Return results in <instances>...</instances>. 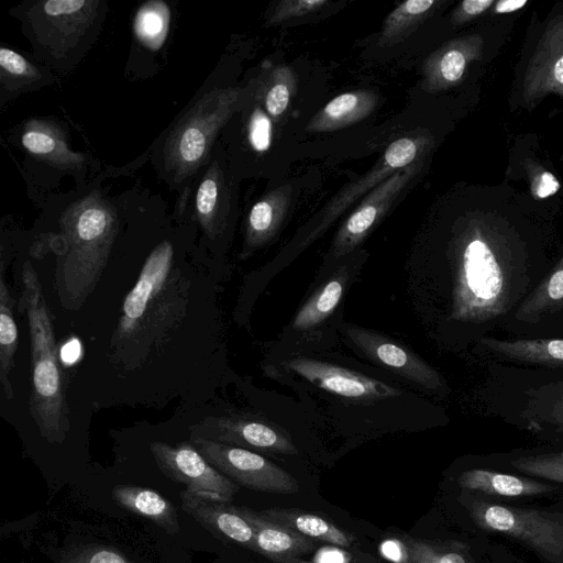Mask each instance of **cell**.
<instances>
[{
    "label": "cell",
    "mask_w": 563,
    "mask_h": 563,
    "mask_svg": "<svg viewBox=\"0 0 563 563\" xmlns=\"http://www.w3.org/2000/svg\"><path fill=\"white\" fill-rule=\"evenodd\" d=\"M527 4L526 0H503L495 4L496 13H510L520 10Z\"/></svg>",
    "instance_id": "ee69618b"
},
{
    "label": "cell",
    "mask_w": 563,
    "mask_h": 563,
    "mask_svg": "<svg viewBox=\"0 0 563 563\" xmlns=\"http://www.w3.org/2000/svg\"><path fill=\"white\" fill-rule=\"evenodd\" d=\"M482 45L478 35L463 36L442 45L423 63L421 88L437 92L455 86L463 78L467 65L479 57Z\"/></svg>",
    "instance_id": "e0dca14e"
},
{
    "label": "cell",
    "mask_w": 563,
    "mask_h": 563,
    "mask_svg": "<svg viewBox=\"0 0 563 563\" xmlns=\"http://www.w3.org/2000/svg\"><path fill=\"white\" fill-rule=\"evenodd\" d=\"M409 563H475L461 545L406 537Z\"/></svg>",
    "instance_id": "d6a6232c"
},
{
    "label": "cell",
    "mask_w": 563,
    "mask_h": 563,
    "mask_svg": "<svg viewBox=\"0 0 563 563\" xmlns=\"http://www.w3.org/2000/svg\"><path fill=\"white\" fill-rule=\"evenodd\" d=\"M80 353L79 343L76 340L69 341L60 351V355L64 362L73 363L75 362Z\"/></svg>",
    "instance_id": "f6af8a7d"
},
{
    "label": "cell",
    "mask_w": 563,
    "mask_h": 563,
    "mask_svg": "<svg viewBox=\"0 0 563 563\" xmlns=\"http://www.w3.org/2000/svg\"><path fill=\"white\" fill-rule=\"evenodd\" d=\"M24 148L45 163L62 169H79L85 156L71 151L64 131L55 122L31 119L21 135Z\"/></svg>",
    "instance_id": "d6986e66"
},
{
    "label": "cell",
    "mask_w": 563,
    "mask_h": 563,
    "mask_svg": "<svg viewBox=\"0 0 563 563\" xmlns=\"http://www.w3.org/2000/svg\"><path fill=\"white\" fill-rule=\"evenodd\" d=\"M421 167L422 161H416L394 173L365 196L334 235L330 249L333 260L353 251L367 236Z\"/></svg>",
    "instance_id": "8fae6325"
},
{
    "label": "cell",
    "mask_w": 563,
    "mask_h": 563,
    "mask_svg": "<svg viewBox=\"0 0 563 563\" xmlns=\"http://www.w3.org/2000/svg\"><path fill=\"white\" fill-rule=\"evenodd\" d=\"M273 126L271 117L261 108H255L249 121V141L258 153L266 152L272 143Z\"/></svg>",
    "instance_id": "74e56055"
},
{
    "label": "cell",
    "mask_w": 563,
    "mask_h": 563,
    "mask_svg": "<svg viewBox=\"0 0 563 563\" xmlns=\"http://www.w3.org/2000/svg\"><path fill=\"white\" fill-rule=\"evenodd\" d=\"M525 98L536 101L555 92L563 97V21H553L531 59L525 78Z\"/></svg>",
    "instance_id": "2e32d148"
},
{
    "label": "cell",
    "mask_w": 563,
    "mask_h": 563,
    "mask_svg": "<svg viewBox=\"0 0 563 563\" xmlns=\"http://www.w3.org/2000/svg\"><path fill=\"white\" fill-rule=\"evenodd\" d=\"M350 341L375 363L431 391L446 390L443 377L420 356L377 332L349 325Z\"/></svg>",
    "instance_id": "4fadbf2b"
},
{
    "label": "cell",
    "mask_w": 563,
    "mask_h": 563,
    "mask_svg": "<svg viewBox=\"0 0 563 563\" xmlns=\"http://www.w3.org/2000/svg\"><path fill=\"white\" fill-rule=\"evenodd\" d=\"M457 482L465 489L505 497L534 496L552 490L541 482L483 468L463 472Z\"/></svg>",
    "instance_id": "cb8c5ba5"
},
{
    "label": "cell",
    "mask_w": 563,
    "mask_h": 563,
    "mask_svg": "<svg viewBox=\"0 0 563 563\" xmlns=\"http://www.w3.org/2000/svg\"><path fill=\"white\" fill-rule=\"evenodd\" d=\"M22 280L32 355L31 413L43 438L51 443H62L69 431L63 372L52 317L37 274L29 261L23 265Z\"/></svg>",
    "instance_id": "3957f363"
},
{
    "label": "cell",
    "mask_w": 563,
    "mask_h": 563,
    "mask_svg": "<svg viewBox=\"0 0 563 563\" xmlns=\"http://www.w3.org/2000/svg\"><path fill=\"white\" fill-rule=\"evenodd\" d=\"M377 96L371 90H354L330 100L308 122L306 130L313 133L332 132L367 118L376 108Z\"/></svg>",
    "instance_id": "7402d4cb"
},
{
    "label": "cell",
    "mask_w": 563,
    "mask_h": 563,
    "mask_svg": "<svg viewBox=\"0 0 563 563\" xmlns=\"http://www.w3.org/2000/svg\"><path fill=\"white\" fill-rule=\"evenodd\" d=\"M429 144L430 139L423 135L406 136L390 143L365 175L344 187L322 208L298 246L303 249L322 235L356 199L372 191L397 170L418 161Z\"/></svg>",
    "instance_id": "52a82bcc"
},
{
    "label": "cell",
    "mask_w": 563,
    "mask_h": 563,
    "mask_svg": "<svg viewBox=\"0 0 563 563\" xmlns=\"http://www.w3.org/2000/svg\"><path fill=\"white\" fill-rule=\"evenodd\" d=\"M67 252L57 268V285L68 307H78L95 288L118 230L114 207L92 191L60 217Z\"/></svg>",
    "instance_id": "6da1fadb"
},
{
    "label": "cell",
    "mask_w": 563,
    "mask_h": 563,
    "mask_svg": "<svg viewBox=\"0 0 563 563\" xmlns=\"http://www.w3.org/2000/svg\"><path fill=\"white\" fill-rule=\"evenodd\" d=\"M173 257L169 241L161 242L147 256L134 287L124 298L114 334L118 342L132 341L150 331L151 319L157 317L154 311H161L163 307L158 305L167 301Z\"/></svg>",
    "instance_id": "8992f818"
},
{
    "label": "cell",
    "mask_w": 563,
    "mask_h": 563,
    "mask_svg": "<svg viewBox=\"0 0 563 563\" xmlns=\"http://www.w3.org/2000/svg\"><path fill=\"white\" fill-rule=\"evenodd\" d=\"M380 553L394 563H409L408 550L401 540L387 539L380 543Z\"/></svg>",
    "instance_id": "b9f144b4"
},
{
    "label": "cell",
    "mask_w": 563,
    "mask_h": 563,
    "mask_svg": "<svg viewBox=\"0 0 563 563\" xmlns=\"http://www.w3.org/2000/svg\"><path fill=\"white\" fill-rule=\"evenodd\" d=\"M169 20V8L164 1H148L140 7L135 14V36L147 48L157 51L167 37Z\"/></svg>",
    "instance_id": "4dcf8cb0"
},
{
    "label": "cell",
    "mask_w": 563,
    "mask_h": 563,
    "mask_svg": "<svg viewBox=\"0 0 563 563\" xmlns=\"http://www.w3.org/2000/svg\"><path fill=\"white\" fill-rule=\"evenodd\" d=\"M511 465L525 474L563 483V452L520 456Z\"/></svg>",
    "instance_id": "e575fe53"
},
{
    "label": "cell",
    "mask_w": 563,
    "mask_h": 563,
    "mask_svg": "<svg viewBox=\"0 0 563 563\" xmlns=\"http://www.w3.org/2000/svg\"><path fill=\"white\" fill-rule=\"evenodd\" d=\"M60 563H131L118 549L103 544H86L70 549Z\"/></svg>",
    "instance_id": "d590c367"
},
{
    "label": "cell",
    "mask_w": 563,
    "mask_h": 563,
    "mask_svg": "<svg viewBox=\"0 0 563 563\" xmlns=\"http://www.w3.org/2000/svg\"><path fill=\"white\" fill-rule=\"evenodd\" d=\"M220 179V170L217 163H214L205 174L196 195V211L198 220L203 230L211 238L217 233Z\"/></svg>",
    "instance_id": "836d02e7"
},
{
    "label": "cell",
    "mask_w": 563,
    "mask_h": 563,
    "mask_svg": "<svg viewBox=\"0 0 563 563\" xmlns=\"http://www.w3.org/2000/svg\"><path fill=\"white\" fill-rule=\"evenodd\" d=\"M291 186L283 185L269 191L250 210L246 220L244 254L265 245L274 238L288 211Z\"/></svg>",
    "instance_id": "ffe728a7"
},
{
    "label": "cell",
    "mask_w": 563,
    "mask_h": 563,
    "mask_svg": "<svg viewBox=\"0 0 563 563\" xmlns=\"http://www.w3.org/2000/svg\"><path fill=\"white\" fill-rule=\"evenodd\" d=\"M313 563H347V554L333 547H325L316 554Z\"/></svg>",
    "instance_id": "7bdbcfd3"
},
{
    "label": "cell",
    "mask_w": 563,
    "mask_h": 563,
    "mask_svg": "<svg viewBox=\"0 0 563 563\" xmlns=\"http://www.w3.org/2000/svg\"><path fill=\"white\" fill-rule=\"evenodd\" d=\"M235 509L254 531L256 552L276 560H289L313 548V539L269 520L260 511L245 506H235Z\"/></svg>",
    "instance_id": "ac0fdd59"
},
{
    "label": "cell",
    "mask_w": 563,
    "mask_h": 563,
    "mask_svg": "<svg viewBox=\"0 0 563 563\" xmlns=\"http://www.w3.org/2000/svg\"><path fill=\"white\" fill-rule=\"evenodd\" d=\"M345 288V278L335 276L328 280L305 305L292 319V329L307 331L321 324L338 307Z\"/></svg>",
    "instance_id": "83f0119b"
},
{
    "label": "cell",
    "mask_w": 563,
    "mask_h": 563,
    "mask_svg": "<svg viewBox=\"0 0 563 563\" xmlns=\"http://www.w3.org/2000/svg\"><path fill=\"white\" fill-rule=\"evenodd\" d=\"M482 344L510 361L563 368V339L499 340L483 338Z\"/></svg>",
    "instance_id": "603a6c76"
},
{
    "label": "cell",
    "mask_w": 563,
    "mask_h": 563,
    "mask_svg": "<svg viewBox=\"0 0 563 563\" xmlns=\"http://www.w3.org/2000/svg\"><path fill=\"white\" fill-rule=\"evenodd\" d=\"M327 0H283L276 4L268 16L271 25L312 14L329 5Z\"/></svg>",
    "instance_id": "8d00e7d4"
},
{
    "label": "cell",
    "mask_w": 563,
    "mask_h": 563,
    "mask_svg": "<svg viewBox=\"0 0 563 563\" xmlns=\"http://www.w3.org/2000/svg\"><path fill=\"white\" fill-rule=\"evenodd\" d=\"M521 416L531 423L547 424L563 432V380L531 391Z\"/></svg>",
    "instance_id": "f1b7e54d"
},
{
    "label": "cell",
    "mask_w": 563,
    "mask_h": 563,
    "mask_svg": "<svg viewBox=\"0 0 563 563\" xmlns=\"http://www.w3.org/2000/svg\"><path fill=\"white\" fill-rule=\"evenodd\" d=\"M563 309V257L521 302L516 319L536 323Z\"/></svg>",
    "instance_id": "4316f807"
},
{
    "label": "cell",
    "mask_w": 563,
    "mask_h": 563,
    "mask_svg": "<svg viewBox=\"0 0 563 563\" xmlns=\"http://www.w3.org/2000/svg\"><path fill=\"white\" fill-rule=\"evenodd\" d=\"M111 497L121 508L151 520L172 536L180 530L177 508L152 488L120 484L112 488Z\"/></svg>",
    "instance_id": "44dd1931"
},
{
    "label": "cell",
    "mask_w": 563,
    "mask_h": 563,
    "mask_svg": "<svg viewBox=\"0 0 563 563\" xmlns=\"http://www.w3.org/2000/svg\"><path fill=\"white\" fill-rule=\"evenodd\" d=\"M437 0H408L399 3L385 19L377 38L378 47H390L410 36L439 5Z\"/></svg>",
    "instance_id": "484cf974"
},
{
    "label": "cell",
    "mask_w": 563,
    "mask_h": 563,
    "mask_svg": "<svg viewBox=\"0 0 563 563\" xmlns=\"http://www.w3.org/2000/svg\"><path fill=\"white\" fill-rule=\"evenodd\" d=\"M12 299L3 276L0 282V380L8 399L13 398L9 374L18 349V328L12 313Z\"/></svg>",
    "instance_id": "f546056e"
},
{
    "label": "cell",
    "mask_w": 563,
    "mask_h": 563,
    "mask_svg": "<svg viewBox=\"0 0 563 563\" xmlns=\"http://www.w3.org/2000/svg\"><path fill=\"white\" fill-rule=\"evenodd\" d=\"M285 366L310 384L345 398L378 400L401 394L382 380L318 360L292 357L286 361Z\"/></svg>",
    "instance_id": "5bb4252c"
},
{
    "label": "cell",
    "mask_w": 563,
    "mask_h": 563,
    "mask_svg": "<svg viewBox=\"0 0 563 563\" xmlns=\"http://www.w3.org/2000/svg\"><path fill=\"white\" fill-rule=\"evenodd\" d=\"M296 84L295 71L289 66L279 65L272 70L263 92V106L271 119H279L287 110Z\"/></svg>",
    "instance_id": "1f68e13d"
},
{
    "label": "cell",
    "mask_w": 563,
    "mask_h": 563,
    "mask_svg": "<svg viewBox=\"0 0 563 563\" xmlns=\"http://www.w3.org/2000/svg\"><path fill=\"white\" fill-rule=\"evenodd\" d=\"M514 273L510 262L478 227L454 242L451 319L481 323L509 307Z\"/></svg>",
    "instance_id": "7a4b0ae2"
},
{
    "label": "cell",
    "mask_w": 563,
    "mask_h": 563,
    "mask_svg": "<svg viewBox=\"0 0 563 563\" xmlns=\"http://www.w3.org/2000/svg\"><path fill=\"white\" fill-rule=\"evenodd\" d=\"M192 445L219 472L249 489L296 494L298 481L261 454L243 448L190 437Z\"/></svg>",
    "instance_id": "ba28073f"
},
{
    "label": "cell",
    "mask_w": 563,
    "mask_h": 563,
    "mask_svg": "<svg viewBox=\"0 0 563 563\" xmlns=\"http://www.w3.org/2000/svg\"><path fill=\"white\" fill-rule=\"evenodd\" d=\"M260 514L310 539L322 540L339 547H350L354 540L353 536L331 521L299 509L271 508Z\"/></svg>",
    "instance_id": "d4e9b609"
},
{
    "label": "cell",
    "mask_w": 563,
    "mask_h": 563,
    "mask_svg": "<svg viewBox=\"0 0 563 563\" xmlns=\"http://www.w3.org/2000/svg\"><path fill=\"white\" fill-rule=\"evenodd\" d=\"M561 185L556 177L550 172L538 174L531 184V191L536 199H545L555 195Z\"/></svg>",
    "instance_id": "60d3db41"
},
{
    "label": "cell",
    "mask_w": 563,
    "mask_h": 563,
    "mask_svg": "<svg viewBox=\"0 0 563 563\" xmlns=\"http://www.w3.org/2000/svg\"><path fill=\"white\" fill-rule=\"evenodd\" d=\"M470 514L481 528L520 540L549 563H563L562 514L484 501H474Z\"/></svg>",
    "instance_id": "5b68a950"
},
{
    "label": "cell",
    "mask_w": 563,
    "mask_h": 563,
    "mask_svg": "<svg viewBox=\"0 0 563 563\" xmlns=\"http://www.w3.org/2000/svg\"><path fill=\"white\" fill-rule=\"evenodd\" d=\"M492 4L493 0L462 1L453 12L452 21L455 25L463 24L484 13Z\"/></svg>",
    "instance_id": "ab89813d"
},
{
    "label": "cell",
    "mask_w": 563,
    "mask_h": 563,
    "mask_svg": "<svg viewBox=\"0 0 563 563\" xmlns=\"http://www.w3.org/2000/svg\"><path fill=\"white\" fill-rule=\"evenodd\" d=\"M190 437L203 438L246 450L297 454L290 437L272 422L247 415L208 417L191 426Z\"/></svg>",
    "instance_id": "30bf717a"
},
{
    "label": "cell",
    "mask_w": 563,
    "mask_h": 563,
    "mask_svg": "<svg viewBox=\"0 0 563 563\" xmlns=\"http://www.w3.org/2000/svg\"><path fill=\"white\" fill-rule=\"evenodd\" d=\"M239 88H218L205 93L179 119L164 146L165 167L179 183L207 159L220 129L236 110Z\"/></svg>",
    "instance_id": "277c9868"
},
{
    "label": "cell",
    "mask_w": 563,
    "mask_h": 563,
    "mask_svg": "<svg viewBox=\"0 0 563 563\" xmlns=\"http://www.w3.org/2000/svg\"><path fill=\"white\" fill-rule=\"evenodd\" d=\"M99 2L92 0H48L36 3L30 20L37 38L54 54L71 48L91 24Z\"/></svg>",
    "instance_id": "7c38bea8"
},
{
    "label": "cell",
    "mask_w": 563,
    "mask_h": 563,
    "mask_svg": "<svg viewBox=\"0 0 563 563\" xmlns=\"http://www.w3.org/2000/svg\"><path fill=\"white\" fill-rule=\"evenodd\" d=\"M152 455L165 476L191 493H208L232 500L240 486L213 467L189 442L170 445L155 441Z\"/></svg>",
    "instance_id": "9c48e42d"
},
{
    "label": "cell",
    "mask_w": 563,
    "mask_h": 563,
    "mask_svg": "<svg viewBox=\"0 0 563 563\" xmlns=\"http://www.w3.org/2000/svg\"><path fill=\"white\" fill-rule=\"evenodd\" d=\"M181 509L214 537L255 551V537L249 522L224 497L208 493L179 494Z\"/></svg>",
    "instance_id": "9a60e30c"
},
{
    "label": "cell",
    "mask_w": 563,
    "mask_h": 563,
    "mask_svg": "<svg viewBox=\"0 0 563 563\" xmlns=\"http://www.w3.org/2000/svg\"><path fill=\"white\" fill-rule=\"evenodd\" d=\"M0 66L2 75H8L11 78L35 80L40 77L36 67L10 48L2 47L0 49Z\"/></svg>",
    "instance_id": "f35d334b"
}]
</instances>
